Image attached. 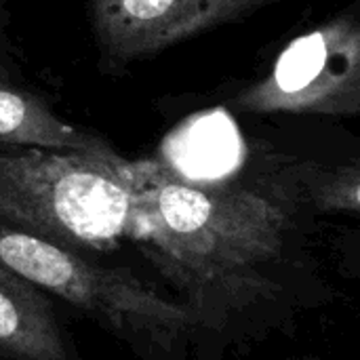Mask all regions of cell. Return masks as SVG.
<instances>
[{"mask_svg": "<svg viewBox=\"0 0 360 360\" xmlns=\"http://www.w3.org/2000/svg\"><path fill=\"white\" fill-rule=\"evenodd\" d=\"M129 240L190 314L194 360L291 335L306 312L331 300L283 196L192 181L156 160L129 162Z\"/></svg>", "mask_w": 360, "mask_h": 360, "instance_id": "obj_1", "label": "cell"}, {"mask_svg": "<svg viewBox=\"0 0 360 360\" xmlns=\"http://www.w3.org/2000/svg\"><path fill=\"white\" fill-rule=\"evenodd\" d=\"M133 188L118 154L0 152V226L89 255L129 240Z\"/></svg>", "mask_w": 360, "mask_h": 360, "instance_id": "obj_2", "label": "cell"}, {"mask_svg": "<svg viewBox=\"0 0 360 360\" xmlns=\"http://www.w3.org/2000/svg\"><path fill=\"white\" fill-rule=\"evenodd\" d=\"M0 262L114 335L137 360H192V319L127 268L0 226Z\"/></svg>", "mask_w": 360, "mask_h": 360, "instance_id": "obj_3", "label": "cell"}, {"mask_svg": "<svg viewBox=\"0 0 360 360\" xmlns=\"http://www.w3.org/2000/svg\"><path fill=\"white\" fill-rule=\"evenodd\" d=\"M232 105L251 114L356 116L360 112V21L342 13L293 38L272 70Z\"/></svg>", "mask_w": 360, "mask_h": 360, "instance_id": "obj_4", "label": "cell"}, {"mask_svg": "<svg viewBox=\"0 0 360 360\" xmlns=\"http://www.w3.org/2000/svg\"><path fill=\"white\" fill-rule=\"evenodd\" d=\"M268 2L272 0H91V23L103 61L124 65Z\"/></svg>", "mask_w": 360, "mask_h": 360, "instance_id": "obj_5", "label": "cell"}, {"mask_svg": "<svg viewBox=\"0 0 360 360\" xmlns=\"http://www.w3.org/2000/svg\"><path fill=\"white\" fill-rule=\"evenodd\" d=\"M0 360H80L51 295L2 262Z\"/></svg>", "mask_w": 360, "mask_h": 360, "instance_id": "obj_6", "label": "cell"}, {"mask_svg": "<svg viewBox=\"0 0 360 360\" xmlns=\"http://www.w3.org/2000/svg\"><path fill=\"white\" fill-rule=\"evenodd\" d=\"M0 143L116 154L105 139L65 122L38 95L0 80Z\"/></svg>", "mask_w": 360, "mask_h": 360, "instance_id": "obj_7", "label": "cell"}, {"mask_svg": "<svg viewBox=\"0 0 360 360\" xmlns=\"http://www.w3.org/2000/svg\"><path fill=\"white\" fill-rule=\"evenodd\" d=\"M308 196L319 213H352L360 211V169L356 162L338 167L335 171H319L306 179Z\"/></svg>", "mask_w": 360, "mask_h": 360, "instance_id": "obj_8", "label": "cell"}, {"mask_svg": "<svg viewBox=\"0 0 360 360\" xmlns=\"http://www.w3.org/2000/svg\"><path fill=\"white\" fill-rule=\"evenodd\" d=\"M283 360H323V359H319V356H310V354H304V356H289V359H283Z\"/></svg>", "mask_w": 360, "mask_h": 360, "instance_id": "obj_9", "label": "cell"}, {"mask_svg": "<svg viewBox=\"0 0 360 360\" xmlns=\"http://www.w3.org/2000/svg\"><path fill=\"white\" fill-rule=\"evenodd\" d=\"M0 80H6V72H4L2 63H0Z\"/></svg>", "mask_w": 360, "mask_h": 360, "instance_id": "obj_10", "label": "cell"}]
</instances>
